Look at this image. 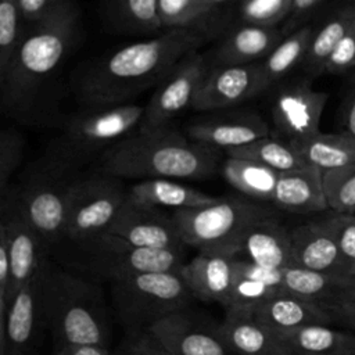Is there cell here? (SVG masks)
<instances>
[{"mask_svg":"<svg viewBox=\"0 0 355 355\" xmlns=\"http://www.w3.org/2000/svg\"><path fill=\"white\" fill-rule=\"evenodd\" d=\"M220 172L226 182L247 198L270 202L280 176V172L258 161L236 157H227Z\"/></svg>","mask_w":355,"mask_h":355,"instance_id":"cell-30","label":"cell"},{"mask_svg":"<svg viewBox=\"0 0 355 355\" xmlns=\"http://www.w3.org/2000/svg\"><path fill=\"white\" fill-rule=\"evenodd\" d=\"M277 293H282V291L275 290L263 283L234 275L233 284L223 308L225 311L251 312L257 306H259L263 301H266L268 298H270Z\"/></svg>","mask_w":355,"mask_h":355,"instance_id":"cell-38","label":"cell"},{"mask_svg":"<svg viewBox=\"0 0 355 355\" xmlns=\"http://www.w3.org/2000/svg\"><path fill=\"white\" fill-rule=\"evenodd\" d=\"M323 186L329 209L355 215V162L323 172Z\"/></svg>","mask_w":355,"mask_h":355,"instance_id":"cell-36","label":"cell"},{"mask_svg":"<svg viewBox=\"0 0 355 355\" xmlns=\"http://www.w3.org/2000/svg\"><path fill=\"white\" fill-rule=\"evenodd\" d=\"M46 326L54 347H107L111 327L104 294L92 280L72 275L49 259L43 270Z\"/></svg>","mask_w":355,"mask_h":355,"instance_id":"cell-4","label":"cell"},{"mask_svg":"<svg viewBox=\"0 0 355 355\" xmlns=\"http://www.w3.org/2000/svg\"><path fill=\"white\" fill-rule=\"evenodd\" d=\"M220 333L233 355H288L284 341L252 312L226 311Z\"/></svg>","mask_w":355,"mask_h":355,"instance_id":"cell-23","label":"cell"},{"mask_svg":"<svg viewBox=\"0 0 355 355\" xmlns=\"http://www.w3.org/2000/svg\"><path fill=\"white\" fill-rule=\"evenodd\" d=\"M159 0H108L112 18L123 29L153 32L161 29L158 14Z\"/></svg>","mask_w":355,"mask_h":355,"instance_id":"cell-35","label":"cell"},{"mask_svg":"<svg viewBox=\"0 0 355 355\" xmlns=\"http://www.w3.org/2000/svg\"><path fill=\"white\" fill-rule=\"evenodd\" d=\"M263 90L259 62L248 65L211 67L204 76L191 107L198 111H215L239 105Z\"/></svg>","mask_w":355,"mask_h":355,"instance_id":"cell-18","label":"cell"},{"mask_svg":"<svg viewBox=\"0 0 355 355\" xmlns=\"http://www.w3.org/2000/svg\"><path fill=\"white\" fill-rule=\"evenodd\" d=\"M0 233L8 244L14 298L47 261L49 248L22 214L12 187L0 196Z\"/></svg>","mask_w":355,"mask_h":355,"instance_id":"cell-13","label":"cell"},{"mask_svg":"<svg viewBox=\"0 0 355 355\" xmlns=\"http://www.w3.org/2000/svg\"><path fill=\"white\" fill-rule=\"evenodd\" d=\"M17 1H18V0H17Z\"/></svg>","mask_w":355,"mask_h":355,"instance_id":"cell-51","label":"cell"},{"mask_svg":"<svg viewBox=\"0 0 355 355\" xmlns=\"http://www.w3.org/2000/svg\"><path fill=\"white\" fill-rule=\"evenodd\" d=\"M270 208L247 197H219L208 205L178 209L172 218L184 243L198 251H236L245 230L255 222L273 216Z\"/></svg>","mask_w":355,"mask_h":355,"instance_id":"cell-6","label":"cell"},{"mask_svg":"<svg viewBox=\"0 0 355 355\" xmlns=\"http://www.w3.org/2000/svg\"><path fill=\"white\" fill-rule=\"evenodd\" d=\"M330 219L340 250L355 263V215L334 212Z\"/></svg>","mask_w":355,"mask_h":355,"instance_id":"cell-44","label":"cell"},{"mask_svg":"<svg viewBox=\"0 0 355 355\" xmlns=\"http://www.w3.org/2000/svg\"><path fill=\"white\" fill-rule=\"evenodd\" d=\"M239 250L240 257L265 268L291 266V233L276 215L252 223L243 234Z\"/></svg>","mask_w":355,"mask_h":355,"instance_id":"cell-24","label":"cell"},{"mask_svg":"<svg viewBox=\"0 0 355 355\" xmlns=\"http://www.w3.org/2000/svg\"><path fill=\"white\" fill-rule=\"evenodd\" d=\"M219 159V150L187 140L171 126L137 128L104 151L103 169L116 178L205 179Z\"/></svg>","mask_w":355,"mask_h":355,"instance_id":"cell-2","label":"cell"},{"mask_svg":"<svg viewBox=\"0 0 355 355\" xmlns=\"http://www.w3.org/2000/svg\"><path fill=\"white\" fill-rule=\"evenodd\" d=\"M251 312L280 337L311 324H333L327 311L286 291L272 295Z\"/></svg>","mask_w":355,"mask_h":355,"instance_id":"cell-25","label":"cell"},{"mask_svg":"<svg viewBox=\"0 0 355 355\" xmlns=\"http://www.w3.org/2000/svg\"><path fill=\"white\" fill-rule=\"evenodd\" d=\"M212 3H215V4H218V6H220L222 3H225V1H227V0H211Z\"/></svg>","mask_w":355,"mask_h":355,"instance_id":"cell-50","label":"cell"},{"mask_svg":"<svg viewBox=\"0 0 355 355\" xmlns=\"http://www.w3.org/2000/svg\"><path fill=\"white\" fill-rule=\"evenodd\" d=\"M324 1L326 0H294L293 11L283 26L284 36L288 35V32H293L297 28H300V24L306 17H309L315 10H318Z\"/></svg>","mask_w":355,"mask_h":355,"instance_id":"cell-46","label":"cell"},{"mask_svg":"<svg viewBox=\"0 0 355 355\" xmlns=\"http://www.w3.org/2000/svg\"><path fill=\"white\" fill-rule=\"evenodd\" d=\"M207 37L204 31L168 29L153 39L126 44L83 73L78 83L79 97L93 107L125 104L151 85L161 83Z\"/></svg>","mask_w":355,"mask_h":355,"instance_id":"cell-1","label":"cell"},{"mask_svg":"<svg viewBox=\"0 0 355 355\" xmlns=\"http://www.w3.org/2000/svg\"><path fill=\"white\" fill-rule=\"evenodd\" d=\"M114 355H172L148 330L128 333Z\"/></svg>","mask_w":355,"mask_h":355,"instance_id":"cell-41","label":"cell"},{"mask_svg":"<svg viewBox=\"0 0 355 355\" xmlns=\"http://www.w3.org/2000/svg\"><path fill=\"white\" fill-rule=\"evenodd\" d=\"M112 306L128 333L148 330L153 324L189 308L194 295L180 272H154L111 283Z\"/></svg>","mask_w":355,"mask_h":355,"instance_id":"cell-5","label":"cell"},{"mask_svg":"<svg viewBox=\"0 0 355 355\" xmlns=\"http://www.w3.org/2000/svg\"><path fill=\"white\" fill-rule=\"evenodd\" d=\"M24 157V139L14 130L4 128L0 132V196L10 190V179Z\"/></svg>","mask_w":355,"mask_h":355,"instance_id":"cell-40","label":"cell"},{"mask_svg":"<svg viewBox=\"0 0 355 355\" xmlns=\"http://www.w3.org/2000/svg\"><path fill=\"white\" fill-rule=\"evenodd\" d=\"M83 247L92 272L111 283L141 273L180 272L184 265L183 251L139 247L107 232Z\"/></svg>","mask_w":355,"mask_h":355,"instance_id":"cell-8","label":"cell"},{"mask_svg":"<svg viewBox=\"0 0 355 355\" xmlns=\"http://www.w3.org/2000/svg\"><path fill=\"white\" fill-rule=\"evenodd\" d=\"M294 0H241L239 14L241 22L277 26L293 11Z\"/></svg>","mask_w":355,"mask_h":355,"instance_id":"cell-39","label":"cell"},{"mask_svg":"<svg viewBox=\"0 0 355 355\" xmlns=\"http://www.w3.org/2000/svg\"><path fill=\"white\" fill-rule=\"evenodd\" d=\"M236 251H198L180 269L186 286L197 300L218 302L225 306L234 279Z\"/></svg>","mask_w":355,"mask_h":355,"instance_id":"cell-20","label":"cell"},{"mask_svg":"<svg viewBox=\"0 0 355 355\" xmlns=\"http://www.w3.org/2000/svg\"><path fill=\"white\" fill-rule=\"evenodd\" d=\"M315 28L302 25L286 35L279 44L259 62L263 90L287 76L295 67L302 65Z\"/></svg>","mask_w":355,"mask_h":355,"instance_id":"cell-31","label":"cell"},{"mask_svg":"<svg viewBox=\"0 0 355 355\" xmlns=\"http://www.w3.org/2000/svg\"><path fill=\"white\" fill-rule=\"evenodd\" d=\"M225 153L227 157L258 161L277 172H287L306 165L288 140L270 136Z\"/></svg>","mask_w":355,"mask_h":355,"instance_id":"cell-33","label":"cell"},{"mask_svg":"<svg viewBox=\"0 0 355 355\" xmlns=\"http://www.w3.org/2000/svg\"><path fill=\"white\" fill-rule=\"evenodd\" d=\"M79 29V8L68 1L35 22L22 37L14 60L0 78L1 105L21 112L67 57Z\"/></svg>","mask_w":355,"mask_h":355,"instance_id":"cell-3","label":"cell"},{"mask_svg":"<svg viewBox=\"0 0 355 355\" xmlns=\"http://www.w3.org/2000/svg\"><path fill=\"white\" fill-rule=\"evenodd\" d=\"M126 198L128 191L116 176L105 173L78 179L71 196L65 237L83 244L105 233Z\"/></svg>","mask_w":355,"mask_h":355,"instance_id":"cell-9","label":"cell"},{"mask_svg":"<svg viewBox=\"0 0 355 355\" xmlns=\"http://www.w3.org/2000/svg\"><path fill=\"white\" fill-rule=\"evenodd\" d=\"M305 164L322 172L337 169L355 162V139L343 133H315L309 137L291 140Z\"/></svg>","mask_w":355,"mask_h":355,"instance_id":"cell-28","label":"cell"},{"mask_svg":"<svg viewBox=\"0 0 355 355\" xmlns=\"http://www.w3.org/2000/svg\"><path fill=\"white\" fill-rule=\"evenodd\" d=\"M273 205L291 214H316L329 209L323 172L313 165L280 172L272 200Z\"/></svg>","mask_w":355,"mask_h":355,"instance_id":"cell-21","label":"cell"},{"mask_svg":"<svg viewBox=\"0 0 355 355\" xmlns=\"http://www.w3.org/2000/svg\"><path fill=\"white\" fill-rule=\"evenodd\" d=\"M187 136L198 144L227 151L269 136V126L257 112L237 111L191 123Z\"/></svg>","mask_w":355,"mask_h":355,"instance_id":"cell-19","label":"cell"},{"mask_svg":"<svg viewBox=\"0 0 355 355\" xmlns=\"http://www.w3.org/2000/svg\"><path fill=\"white\" fill-rule=\"evenodd\" d=\"M283 291L311 301L324 311L344 301L355 300L329 276L297 266L283 269Z\"/></svg>","mask_w":355,"mask_h":355,"instance_id":"cell-29","label":"cell"},{"mask_svg":"<svg viewBox=\"0 0 355 355\" xmlns=\"http://www.w3.org/2000/svg\"><path fill=\"white\" fill-rule=\"evenodd\" d=\"M234 275L263 283L275 290L283 291V269H272L254 263L252 261L239 257L234 262Z\"/></svg>","mask_w":355,"mask_h":355,"instance_id":"cell-43","label":"cell"},{"mask_svg":"<svg viewBox=\"0 0 355 355\" xmlns=\"http://www.w3.org/2000/svg\"><path fill=\"white\" fill-rule=\"evenodd\" d=\"M68 159L49 161L29 171L19 187L12 189L22 214L47 248L65 237L73 179Z\"/></svg>","mask_w":355,"mask_h":355,"instance_id":"cell-7","label":"cell"},{"mask_svg":"<svg viewBox=\"0 0 355 355\" xmlns=\"http://www.w3.org/2000/svg\"><path fill=\"white\" fill-rule=\"evenodd\" d=\"M344 132L355 139V87L348 93L344 103Z\"/></svg>","mask_w":355,"mask_h":355,"instance_id":"cell-49","label":"cell"},{"mask_svg":"<svg viewBox=\"0 0 355 355\" xmlns=\"http://www.w3.org/2000/svg\"><path fill=\"white\" fill-rule=\"evenodd\" d=\"M21 19L17 0H0V78L7 72L22 42Z\"/></svg>","mask_w":355,"mask_h":355,"instance_id":"cell-37","label":"cell"},{"mask_svg":"<svg viewBox=\"0 0 355 355\" xmlns=\"http://www.w3.org/2000/svg\"><path fill=\"white\" fill-rule=\"evenodd\" d=\"M144 107L118 104L75 116L65 130L64 158L75 159L110 148L140 126Z\"/></svg>","mask_w":355,"mask_h":355,"instance_id":"cell-11","label":"cell"},{"mask_svg":"<svg viewBox=\"0 0 355 355\" xmlns=\"http://www.w3.org/2000/svg\"><path fill=\"white\" fill-rule=\"evenodd\" d=\"M327 312L331 316L333 324H340L345 330L355 333V300L344 301L330 308Z\"/></svg>","mask_w":355,"mask_h":355,"instance_id":"cell-47","label":"cell"},{"mask_svg":"<svg viewBox=\"0 0 355 355\" xmlns=\"http://www.w3.org/2000/svg\"><path fill=\"white\" fill-rule=\"evenodd\" d=\"M327 93L312 89L305 79L282 85L272 100V119L286 140H300L319 133Z\"/></svg>","mask_w":355,"mask_h":355,"instance_id":"cell-15","label":"cell"},{"mask_svg":"<svg viewBox=\"0 0 355 355\" xmlns=\"http://www.w3.org/2000/svg\"><path fill=\"white\" fill-rule=\"evenodd\" d=\"M219 6L211 0H159L161 26L168 29L204 31L218 12Z\"/></svg>","mask_w":355,"mask_h":355,"instance_id":"cell-34","label":"cell"},{"mask_svg":"<svg viewBox=\"0 0 355 355\" xmlns=\"http://www.w3.org/2000/svg\"><path fill=\"white\" fill-rule=\"evenodd\" d=\"M284 37L283 29L241 22L233 28L214 54V65H248L261 62Z\"/></svg>","mask_w":355,"mask_h":355,"instance_id":"cell-22","label":"cell"},{"mask_svg":"<svg viewBox=\"0 0 355 355\" xmlns=\"http://www.w3.org/2000/svg\"><path fill=\"white\" fill-rule=\"evenodd\" d=\"M209 68L205 57L197 51L184 57L158 85L144 105L139 128L158 129L169 126L172 119L184 108L191 107L193 98Z\"/></svg>","mask_w":355,"mask_h":355,"instance_id":"cell-12","label":"cell"},{"mask_svg":"<svg viewBox=\"0 0 355 355\" xmlns=\"http://www.w3.org/2000/svg\"><path fill=\"white\" fill-rule=\"evenodd\" d=\"M148 331L172 355H233L219 324H211L189 309L176 312L153 324Z\"/></svg>","mask_w":355,"mask_h":355,"instance_id":"cell-17","label":"cell"},{"mask_svg":"<svg viewBox=\"0 0 355 355\" xmlns=\"http://www.w3.org/2000/svg\"><path fill=\"white\" fill-rule=\"evenodd\" d=\"M355 19V4L344 7L330 15L319 29H315L311 39L302 68L309 75L324 73V67Z\"/></svg>","mask_w":355,"mask_h":355,"instance_id":"cell-32","label":"cell"},{"mask_svg":"<svg viewBox=\"0 0 355 355\" xmlns=\"http://www.w3.org/2000/svg\"><path fill=\"white\" fill-rule=\"evenodd\" d=\"M288 355H355V333L311 324L282 337Z\"/></svg>","mask_w":355,"mask_h":355,"instance_id":"cell-27","label":"cell"},{"mask_svg":"<svg viewBox=\"0 0 355 355\" xmlns=\"http://www.w3.org/2000/svg\"><path fill=\"white\" fill-rule=\"evenodd\" d=\"M107 233L139 247L178 251H183L186 247L172 214L168 215L161 208L135 202L129 197L121 207Z\"/></svg>","mask_w":355,"mask_h":355,"instance_id":"cell-16","label":"cell"},{"mask_svg":"<svg viewBox=\"0 0 355 355\" xmlns=\"http://www.w3.org/2000/svg\"><path fill=\"white\" fill-rule=\"evenodd\" d=\"M72 0H18L24 19L35 24L60 6Z\"/></svg>","mask_w":355,"mask_h":355,"instance_id":"cell-45","label":"cell"},{"mask_svg":"<svg viewBox=\"0 0 355 355\" xmlns=\"http://www.w3.org/2000/svg\"><path fill=\"white\" fill-rule=\"evenodd\" d=\"M291 266L329 276L355 298V263L340 250L330 216L290 230Z\"/></svg>","mask_w":355,"mask_h":355,"instance_id":"cell-10","label":"cell"},{"mask_svg":"<svg viewBox=\"0 0 355 355\" xmlns=\"http://www.w3.org/2000/svg\"><path fill=\"white\" fill-rule=\"evenodd\" d=\"M44 263L14 295L6 319L0 323V355H32L43 329L47 327L43 301Z\"/></svg>","mask_w":355,"mask_h":355,"instance_id":"cell-14","label":"cell"},{"mask_svg":"<svg viewBox=\"0 0 355 355\" xmlns=\"http://www.w3.org/2000/svg\"><path fill=\"white\" fill-rule=\"evenodd\" d=\"M128 197L139 204L155 208L189 209L215 202L219 197L193 189L175 179H144L128 190Z\"/></svg>","mask_w":355,"mask_h":355,"instance_id":"cell-26","label":"cell"},{"mask_svg":"<svg viewBox=\"0 0 355 355\" xmlns=\"http://www.w3.org/2000/svg\"><path fill=\"white\" fill-rule=\"evenodd\" d=\"M351 68H355V19L352 26L329 57L324 67V73L337 75Z\"/></svg>","mask_w":355,"mask_h":355,"instance_id":"cell-42","label":"cell"},{"mask_svg":"<svg viewBox=\"0 0 355 355\" xmlns=\"http://www.w3.org/2000/svg\"><path fill=\"white\" fill-rule=\"evenodd\" d=\"M53 355H114L107 347L97 345H68L54 347Z\"/></svg>","mask_w":355,"mask_h":355,"instance_id":"cell-48","label":"cell"}]
</instances>
